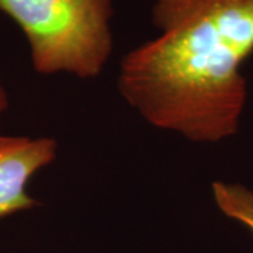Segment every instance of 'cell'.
Returning a JSON list of instances; mask_svg holds the SVG:
<instances>
[{
  "label": "cell",
  "instance_id": "2",
  "mask_svg": "<svg viewBox=\"0 0 253 253\" xmlns=\"http://www.w3.org/2000/svg\"><path fill=\"white\" fill-rule=\"evenodd\" d=\"M27 38L41 75L68 73L93 79L113 52V0H0Z\"/></svg>",
  "mask_w": 253,
  "mask_h": 253
},
{
  "label": "cell",
  "instance_id": "3",
  "mask_svg": "<svg viewBox=\"0 0 253 253\" xmlns=\"http://www.w3.org/2000/svg\"><path fill=\"white\" fill-rule=\"evenodd\" d=\"M56 151L52 138L0 135V218L40 204L28 194V181L54 162Z\"/></svg>",
  "mask_w": 253,
  "mask_h": 253
},
{
  "label": "cell",
  "instance_id": "4",
  "mask_svg": "<svg viewBox=\"0 0 253 253\" xmlns=\"http://www.w3.org/2000/svg\"><path fill=\"white\" fill-rule=\"evenodd\" d=\"M212 197L225 217L242 224L253 234V190L239 183H212Z\"/></svg>",
  "mask_w": 253,
  "mask_h": 253
},
{
  "label": "cell",
  "instance_id": "1",
  "mask_svg": "<svg viewBox=\"0 0 253 253\" xmlns=\"http://www.w3.org/2000/svg\"><path fill=\"white\" fill-rule=\"evenodd\" d=\"M159 34L120 63L123 99L148 124L191 142L238 132L253 54V0H152Z\"/></svg>",
  "mask_w": 253,
  "mask_h": 253
},
{
  "label": "cell",
  "instance_id": "5",
  "mask_svg": "<svg viewBox=\"0 0 253 253\" xmlns=\"http://www.w3.org/2000/svg\"><path fill=\"white\" fill-rule=\"evenodd\" d=\"M9 106V99H7V93L4 90L3 84H1V81H0V114L7 109Z\"/></svg>",
  "mask_w": 253,
  "mask_h": 253
}]
</instances>
